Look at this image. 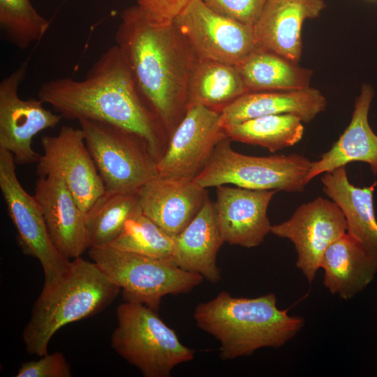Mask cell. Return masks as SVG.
<instances>
[{
  "label": "cell",
  "instance_id": "cell-12",
  "mask_svg": "<svg viewBox=\"0 0 377 377\" xmlns=\"http://www.w3.org/2000/svg\"><path fill=\"white\" fill-rule=\"evenodd\" d=\"M347 232L345 216L332 200L318 197L300 205L270 232L289 239L297 253V267L312 283L327 247Z\"/></svg>",
  "mask_w": 377,
  "mask_h": 377
},
{
  "label": "cell",
  "instance_id": "cell-25",
  "mask_svg": "<svg viewBox=\"0 0 377 377\" xmlns=\"http://www.w3.org/2000/svg\"><path fill=\"white\" fill-rule=\"evenodd\" d=\"M246 92L235 66L198 59L189 81L186 110L200 105L220 112Z\"/></svg>",
  "mask_w": 377,
  "mask_h": 377
},
{
  "label": "cell",
  "instance_id": "cell-13",
  "mask_svg": "<svg viewBox=\"0 0 377 377\" xmlns=\"http://www.w3.org/2000/svg\"><path fill=\"white\" fill-rule=\"evenodd\" d=\"M38 176L61 177L85 214L105 187L87 149L81 128L63 126L57 135H43Z\"/></svg>",
  "mask_w": 377,
  "mask_h": 377
},
{
  "label": "cell",
  "instance_id": "cell-22",
  "mask_svg": "<svg viewBox=\"0 0 377 377\" xmlns=\"http://www.w3.org/2000/svg\"><path fill=\"white\" fill-rule=\"evenodd\" d=\"M324 286L332 295L350 300L363 290L377 274V260L347 232L332 243L320 264Z\"/></svg>",
  "mask_w": 377,
  "mask_h": 377
},
{
  "label": "cell",
  "instance_id": "cell-2",
  "mask_svg": "<svg viewBox=\"0 0 377 377\" xmlns=\"http://www.w3.org/2000/svg\"><path fill=\"white\" fill-rule=\"evenodd\" d=\"M38 98L63 118L103 121L144 139L158 161L167 135L140 94L117 45L108 47L84 79L59 77L43 83Z\"/></svg>",
  "mask_w": 377,
  "mask_h": 377
},
{
  "label": "cell",
  "instance_id": "cell-28",
  "mask_svg": "<svg viewBox=\"0 0 377 377\" xmlns=\"http://www.w3.org/2000/svg\"><path fill=\"white\" fill-rule=\"evenodd\" d=\"M173 244V237L145 215L140 207L127 220L121 233L108 245L146 256L170 258Z\"/></svg>",
  "mask_w": 377,
  "mask_h": 377
},
{
  "label": "cell",
  "instance_id": "cell-1",
  "mask_svg": "<svg viewBox=\"0 0 377 377\" xmlns=\"http://www.w3.org/2000/svg\"><path fill=\"white\" fill-rule=\"evenodd\" d=\"M115 33L143 101L170 135L186 112L190 78L198 58L174 22L149 20L139 7L123 10Z\"/></svg>",
  "mask_w": 377,
  "mask_h": 377
},
{
  "label": "cell",
  "instance_id": "cell-11",
  "mask_svg": "<svg viewBox=\"0 0 377 377\" xmlns=\"http://www.w3.org/2000/svg\"><path fill=\"white\" fill-rule=\"evenodd\" d=\"M29 61V57L0 83V149L10 152L19 165L38 161L40 154L31 146L34 137L54 128L63 118L47 110L38 98L23 100L18 96Z\"/></svg>",
  "mask_w": 377,
  "mask_h": 377
},
{
  "label": "cell",
  "instance_id": "cell-4",
  "mask_svg": "<svg viewBox=\"0 0 377 377\" xmlns=\"http://www.w3.org/2000/svg\"><path fill=\"white\" fill-rule=\"evenodd\" d=\"M120 290L93 260L81 256L73 259L62 276L44 284L36 299L22 333L27 351L39 357L46 355L58 330L101 312Z\"/></svg>",
  "mask_w": 377,
  "mask_h": 377
},
{
  "label": "cell",
  "instance_id": "cell-31",
  "mask_svg": "<svg viewBox=\"0 0 377 377\" xmlns=\"http://www.w3.org/2000/svg\"><path fill=\"white\" fill-rule=\"evenodd\" d=\"M15 377H71V370L61 352L47 353L38 360L21 364Z\"/></svg>",
  "mask_w": 377,
  "mask_h": 377
},
{
  "label": "cell",
  "instance_id": "cell-21",
  "mask_svg": "<svg viewBox=\"0 0 377 377\" xmlns=\"http://www.w3.org/2000/svg\"><path fill=\"white\" fill-rule=\"evenodd\" d=\"M374 95L373 88L364 84L355 100L350 124L330 149L319 160L313 161L309 182L318 175L357 161L369 164L372 173L377 175V135L368 121Z\"/></svg>",
  "mask_w": 377,
  "mask_h": 377
},
{
  "label": "cell",
  "instance_id": "cell-8",
  "mask_svg": "<svg viewBox=\"0 0 377 377\" xmlns=\"http://www.w3.org/2000/svg\"><path fill=\"white\" fill-rule=\"evenodd\" d=\"M105 190H138L158 173L157 160L140 136L113 124L78 120Z\"/></svg>",
  "mask_w": 377,
  "mask_h": 377
},
{
  "label": "cell",
  "instance_id": "cell-24",
  "mask_svg": "<svg viewBox=\"0 0 377 377\" xmlns=\"http://www.w3.org/2000/svg\"><path fill=\"white\" fill-rule=\"evenodd\" d=\"M248 91H288L309 87L311 69L257 48L235 66Z\"/></svg>",
  "mask_w": 377,
  "mask_h": 377
},
{
  "label": "cell",
  "instance_id": "cell-9",
  "mask_svg": "<svg viewBox=\"0 0 377 377\" xmlns=\"http://www.w3.org/2000/svg\"><path fill=\"white\" fill-rule=\"evenodd\" d=\"M10 152L0 149V189L8 214L15 227L19 246L24 254L36 258L45 276V285L62 276L71 261L55 247L48 234L35 197L22 187Z\"/></svg>",
  "mask_w": 377,
  "mask_h": 377
},
{
  "label": "cell",
  "instance_id": "cell-6",
  "mask_svg": "<svg viewBox=\"0 0 377 377\" xmlns=\"http://www.w3.org/2000/svg\"><path fill=\"white\" fill-rule=\"evenodd\" d=\"M232 140L221 139L194 178L203 188L232 184L253 190L302 192L309 182L313 161L298 154L248 156L235 151Z\"/></svg>",
  "mask_w": 377,
  "mask_h": 377
},
{
  "label": "cell",
  "instance_id": "cell-3",
  "mask_svg": "<svg viewBox=\"0 0 377 377\" xmlns=\"http://www.w3.org/2000/svg\"><path fill=\"white\" fill-rule=\"evenodd\" d=\"M274 294L235 297L227 291L199 303L193 311L197 326L220 343L223 360L249 356L263 348H279L302 330V317L279 309Z\"/></svg>",
  "mask_w": 377,
  "mask_h": 377
},
{
  "label": "cell",
  "instance_id": "cell-18",
  "mask_svg": "<svg viewBox=\"0 0 377 377\" xmlns=\"http://www.w3.org/2000/svg\"><path fill=\"white\" fill-rule=\"evenodd\" d=\"M325 8V0H267L253 25L257 47L299 64L303 22L318 17Z\"/></svg>",
  "mask_w": 377,
  "mask_h": 377
},
{
  "label": "cell",
  "instance_id": "cell-26",
  "mask_svg": "<svg viewBox=\"0 0 377 377\" xmlns=\"http://www.w3.org/2000/svg\"><path fill=\"white\" fill-rule=\"evenodd\" d=\"M140 208L138 190L127 192L105 190L85 214L91 246L111 243L121 233L127 220Z\"/></svg>",
  "mask_w": 377,
  "mask_h": 377
},
{
  "label": "cell",
  "instance_id": "cell-19",
  "mask_svg": "<svg viewBox=\"0 0 377 377\" xmlns=\"http://www.w3.org/2000/svg\"><path fill=\"white\" fill-rule=\"evenodd\" d=\"M326 106L325 97L311 87L288 91H249L220 112V121L224 129L259 117L290 114L298 117L303 123H309Z\"/></svg>",
  "mask_w": 377,
  "mask_h": 377
},
{
  "label": "cell",
  "instance_id": "cell-5",
  "mask_svg": "<svg viewBox=\"0 0 377 377\" xmlns=\"http://www.w3.org/2000/svg\"><path fill=\"white\" fill-rule=\"evenodd\" d=\"M157 313L124 301L117 308V325L111 336L112 348L145 377H169L176 366L195 357Z\"/></svg>",
  "mask_w": 377,
  "mask_h": 377
},
{
  "label": "cell",
  "instance_id": "cell-23",
  "mask_svg": "<svg viewBox=\"0 0 377 377\" xmlns=\"http://www.w3.org/2000/svg\"><path fill=\"white\" fill-rule=\"evenodd\" d=\"M321 182L324 193L342 211L347 232L377 260V220L374 205L377 181L369 186H355L349 182L346 166H341L324 173Z\"/></svg>",
  "mask_w": 377,
  "mask_h": 377
},
{
  "label": "cell",
  "instance_id": "cell-16",
  "mask_svg": "<svg viewBox=\"0 0 377 377\" xmlns=\"http://www.w3.org/2000/svg\"><path fill=\"white\" fill-rule=\"evenodd\" d=\"M34 196L57 249L69 260L80 257L91 246L85 215L65 182L57 176H38Z\"/></svg>",
  "mask_w": 377,
  "mask_h": 377
},
{
  "label": "cell",
  "instance_id": "cell-20",
  "mask_svg": "<svg viewBox=\"0 0 377 377\" xmlns=\"http://www.w3.org/2000/svg\"><path fill=\"white\" fill-rule=\"evenodd\" d=\"M173 239L170 259L177 266L198 274L212 283L221 280L216 258L224 241L208 196L194 219Z\"/></svg>",
  "mask_w": 377,
  "mask_h": 377
},
{
  "label": "cell",
  "instance_id": "cell-32",
  "mask_svg": "<svg viewBox=\"0 0 377 377\" xmlns=\"http://www.w3.org/2000/svg\"><path fill=\"white\" fill-rule=\"evenodd\" d=\"M191 0H137V6L151 22H173Z\"/></svg>",
  "mask_w": 377,
  "mask_h": 377
},
{
  "label": "cell",
  "instance_id": "cell-30",
  "mask_svg": "<svg viewBox=\"0 0 377 377\" xmlns=\"http://www.w3.org/2000/svg\"><path fill=\"white\" fill-rule=\"evenodd\" d=\"M211 10L226 17L253 26L267 0H202Z\"/></svg>",
  "mask_w": 377,
  "mask_h": 377
},
{
  "label": "cell",
  "instance_id": "cell-7",
  "mask_svg": "<svg viewBox=\"0 0 377 377\" xmlns=\"http://www.w3.org/2000/svg\"><path fill=\"white\" fill-rule=\"evenodd\" d=\"M89 254L122 290L124 301L140 303L156 311L164 296L188 293L205 279L179 268L170 258L146 256L109 245L91 246Z\"/></svg>",
  "mask_w": 377,
  "mask_h": 377
},
{
  "label": "cell",
  "instance_id": "cell-10",
  "mask_svg": "<svg viewBox=\"0 0 377 377\" xmlns=\"http://www.w3.org/2000/svg\"><path fill=\"white\" fill-rule=\"evenodd\" d=\"M174 23L199 60L237 66L258 48L253 26L215 13L202 0H191Z\"/></svg>",
  "mask_w": 377,
  "mask_h": 377
},
{
  "label": "cell",
  "instance_id": "cell-29",
  "mask_svg": "<svg viewBox=\"0 0 377 377\" xmlns=\"http://www.w3.org/2000/svg\"><path fill=\"white\" fill-rule=\"evenodd\" d=\"M50 22L40 15L30 0H0V27L5 38L20 49L40 42Z\"/></svg>",
  "mask_w": 377,
  "mask_h": 377
},
{
  "label": "cell",
  "instance_id": "cell-15",
  "mask_svg": "<svg viewBox=\"0 0 377 377\" xmlns=\"http://www.w3.org/2000/svg\"><path fill=\"white\" fill-rule=\"evenodd\" d=\"M276 190L216 186V221L224 242L245 248L263 243L272 225L267 209Z\"/></svg>",
  "mask_w": 377,
  "mask_h": 377
},
{
  "label": "cell",
  "instance_id": "cell-17",
  "mask_svg": "<svg viewBox=\"0 0 377 377\" xmlns=\"http://www.w3.org/2000/svg\"><path fill=\"white\" fill-rule=\"evenodd\" d=\"M142 212L175 237L194 219L207 192L194 179L158 174L138 189Z\"/></svg>",
  "mask_w": 377,
  "mask_h": 377
},
{
  "label": "cell",
  "instance_id": "cell-27",
  "mask_svg": "<svg viewBox=\"0 0 377 377\" xmlns=\"http://www.w3.org/2000/svg\"><path fill=\"white\" fill-rule=\"evenodd\" d=\"M302 120L290 114L249 119L223 129L231 140L266 148L273 153L296 145L304 134Z\"/></svg>",
  "mask_w": 377,
  "mask_h": 377
},
{
  "label": "cell",
  "instance_id": "cell-14",
  "mask_svg": "<svg viewBox=\"0 0 377 377\" xmlns=\"http://www.w3.org/2000/svg\"><path fill=\"white\" fill-rule=\"evenodd\" d=\"M225 137L219 112L200 105L188 108L156 162L158 173L194 179Z\"/></svg>",
  "mask_w": 377,
  "mask_h": 377
}]
</instances>
